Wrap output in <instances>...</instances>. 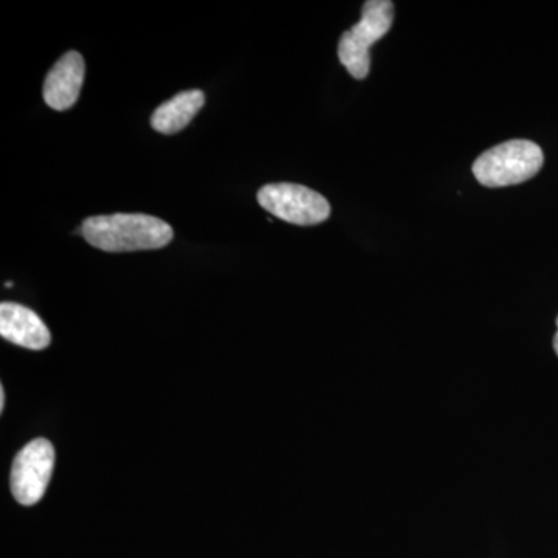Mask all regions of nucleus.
<instances>
[{"label":"nucleus","instance_id":"2","mask_svg":"<svg viewBox=\"0 0 558 558\" xmlns=\"http://www.w3.org/2000/svg\"><path fill=\"white\" fill-rule=\"evenodd\" d=\"M543 163L545 156L537 143L510 140L481 154L473 163L472 171L481 185L502 189L535 178Z\"/></svg>","mask_w":558,"mask_h":558},{"label":"nucleus","instance_id":"10","mask_svg":"<svg viewBox=\"0 0 558 558\" xmlns=\"http://www.w3.org/2000/svg\"><path fill=\"white\" fill-rule=\"evenodd\" d=\"M554 349H556V354L558 355V318H557V333L554 337Z\"/></svg>","mask_w":558,"mask_h":558},{"label":"nucleus","instance_id":"3","mask_svg":"<svg viewBox=\"0 0 558 558\" xmlns=\"http://www.w3.org/2000/svg\"><path fill=\"white\" fill-rule=\"evenodd\" d=\"M395 21V3L369 0L362 10V20L344 32L339 44V60L355 80H365L371 70V47L384 38Z\"/></svg>","mask_w":558,"mask_h":558},{"label":"nucleus","instance_id":"7","mask_svg":"<svg viewBox=\"0 0 558 558\" xmlns=\"http://www.w3.org/2000/svg\"><path fill=\"white\" fill-rule=\"evenodd\" d=\"M86 64L78 51H68L51 68L44 83V100L54 110H68L78 101Z\"/></svg>","mask_w":558,"mask_h":558},{"label":"nucleus","instance_id":"8","mask_svg":"<svg viewBox=\"0 0 558 558\" xmlns=\"http://www.w3.org/2000/svg\"><path fill=\"white\" fill-rule=\"evenodd\" d=\"M205 105V95L202 90L180 92L170 101L163 102L153 113L150 124L160 134H178L185 130L194 117Z\"/></svg>","mask_w":558,"mask_h":558},{"label":"nucleus","instance_id":"4","mask_svg":"<svg viewBox=\"0 0 558 558\" xmlns=\"http://www.w3.org/2000/svg\"><path fill=\"white\" fill-rule=\"evenodd\" d=\"M260 207L295 226H317L330 216L328 199L317 191L296 183H271L258 191Z\"/></svg>","mask_w":558,"mask_h":558},{"label":"nucleus","instance_id":"6","mask_svg":"<svg viewBox=\"0 0 558 558\" xmlns=\"http://www.w3.org/2000/svg\"><path fill=\"white\" fill-rule=\"evenodd\" d=\"M0 336L33 351H43L51 341L50 330L39 315L16 303L0 304Z\"/></svg>","mask_w":558,"mask_h":558},{"label":"nucleus","instance_id":"1","mask_svg":"<svg viewBox=\"0 0 558 558\" xmlns=\"http://www.w3.org/2000/svg\"><path fill=\"white\" fill-rule=\"evenodd\" d=\"M92 247L108 253L138 252L167 247L174 231L165 220L149 215L92 216L81 227Z\"/></svg>","mask_w":558,"mask_h":558},{"label":"nucleus","instance_id":"5","mask_svg":"<svg viewBox=\"0 0 558 558\" xmlns=\"http://www.w3.org/2000/svg\"><path fill=\"white\" fill-rule=\"evenodd\" d=\"M54 468V449L47 439L28 442L14 458L10 484L13 497L22 506L40 501Z\"/></svg>","mask_w":558,"mask_h":558},{"label":"nucleus","instance_id":"9","mask_svg":"<svg viewBox=\"0 0 558 558\" xmlns=\"http://www.w3.org/2000/svg\"><path fill=\"white\" fill-rule=\"evenodd\" d=\"M5 409V389L0 388V411Z\"/></svg>","mask_w":558,"mask_h":558}]
</instances>
